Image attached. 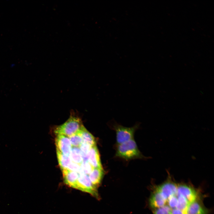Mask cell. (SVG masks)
I'll list each match as a JSON object with an SVG mask.
<instances>
[{
	"label": "cell",
	"mask_w": 214,
	"mask_h": 214,
	"mask_svg": "<svg viewBox=\"0 0 214 214\" xmlns=\"http://www.w3.org/2000/svg\"><path fill=\"white\" fill-rule=\"evenodd\" d=\"M153 214H170V209L166 206H164L153 210Z\"/></svg>",
	"instance_id": "2e32d148"
},
{
	"label": "cell",
	"mask_w": 214,
	"mask_h": 214,
	"mask_svg": "<svg viewBox=\"0 0 214 214\" xmlns=\"http://www.w3.org/2000/svg\"><path fill=\"white\" fill-rule=\"evenodd\" d=\"M57 158L62 170L67 169L72 162L69 156L65 155L56 150Z\"/></svg>",
	"instance_id": "8fae6325"
},
{
	"label": "cell",
	"mask_w": 214,
	"mask_h": 214,
	"mask_svg": "<svg viewBox=\"0 0 214 214\" xmlns=\"http://www.w3.org/2000/svg\"><path fill=\"white\" fill-rule=\"evenodd\" d=\"M67 169L78 172H79L81 169L80 164L72 162L67 168Z\"/></svg>",
	"instance_id": "e0dca14e"
},
{
	"label": "cell",
	"mask_w": 214,
	"mask_h": 214,
	"mask_svg": "<svg viewBox=\"0 0 214 214\" xmlns=\"http://www.w3.org/2000/svg\"><path fill=\"white\" fill-rule=\"evenodd\" d=\"M137 125L128 128L115 123L114 128L116 132V139L118 144L133 139L134 133Z\"/></svg>",
	"instance_id": "277c9868"
},
{
	"label": "cell",
	"mask_w": 214,
	"mask_h": 214,
	"mask_svg": "<svg viewBox=\"0 0 214 214\" xmlns=\"http://www.w3.org/2000/svg\"><path fill=\"white\" fill-rule=\"evenodd\" d=\"M83 125L80 117L74 111H72L69 118L64 123L57 127L54 132L56 135H63L69 137L80 130Z\"/></svg>",
	"instance_id": "6da1fadb"
},
{
	"label": "cell",
	"mask_w": 214,
	"mask_h": 214,
	"mask_svg": "<svg viewBox=\"0 0 214 214\" xmlns=\"http://www.w3.org/2000/svg\"><path fill=\"white\" fill-rule=\"evenodd\" d=\"M201 196L192 202L188 207L185 214H208L209 210L202 202Z\"/></svg>",
	"instance_id": "8992f818"
},
{
	"label": "cell",
	"mask_w": 214,
	"mask_h": 214,
	"mask_svg": "<svg viewBox=\"0 0 214 214\" xmlns=\"http://www.w3.org/2000/svg\"><path fill=\"white\" fill-rule=\"evenodd\" d=\"M91 147L89 144L83 142L79 147L82 154L83 161H88V155Z\"/></svg>",
	"instance_id": "9a60e30c"
},
{
	"label": "cell",
	"mask_w": 214,
	"mask_h": 214,
	"mask_svg": "<svg viewBox=\"0 0 214 214\" xmlns=\"http://www.w3.org/2000/svg\"><path fill=\"white\" fill-rule=\"evenodd\" d=\"M116 155L117 157L128 160L142 157L133 139L119 144Z\"/></svg>",
	"instance_id": "7a4b0ae2"
},
{
	"label": "cell",
	"mask_w": 214,
	"mask_h": 214,
	"mask_svg": "<svg viewBox=\"0 0 214 214\" xmlns=\"http://www.w3.org/2000/svg\"><path fill=\"white\" fill-rule=\"evenodd\" d=\"M62 170L64 183L70 187L75 188L79 174L67 169Z\"/></svg>",
	"instance_id": "52a82bcc"
},
{
	"label": "cell",
	"mask_w": 214,
	"mask_h": 214,
	"mask_svg": "<svg viewBox=\"0 0 214 214\" xmlns=\"http://www.w3.org/2000/svg\"><path fill=\"white\" fill-rule=\"evenodd\" d=\"M55 142L56 150L69 156L72 146L68 137L63 135H56Z\"/></svg>",
	"instance_id": "5b68a950"
},
{
	"label": "cell",
	"mask_w": 214,
	"mask_h": 214,
	"mask_svg": "<svg viewBox=\"0 0 214 214\" xmlns=\"http://www.w3.org/2000/svg\"><path fill=\"white\" fill-rule=\"evenodd\" d=\"M69 157L72 161L81 164L83 161L82 154L79 147H72Z\"/></svg>",
	"instance_id": "7c38bea8"
},
{
	"label": "cell",
	"mask_w": 214,
	"mask_h": 214,
	"mask_svg": "<svg viewBox=\"0 0 214 214\" xmlns=\"http://www.w3.org/2000/svg\"><path fill=\"white\" fill-rule=\"evenodd\" d=\"M83 142L87 144L92 147L96 145L95 137L89 132L83 125L80 130Z\"/></svg>",
	"instance_id": "30bf717a"
},
{
	"label": "cell",
	"mask_w": 214,
	"mask_h": 214,
	"mask_svg": "<svg viewBox=\"0 0 214 214\" xmlns=\"http://www.w3.org/2000/svg\"><path fill=\"white\" fill-rule=\"evenodd\" d=\"M81 169L79 174H84L89 175L93 168L88 161H83L80 164Z\"/></svg>",
	"instance_id": "5bb4252c"
},
{
	"label": "cell",
	"mask_w": 214,
	"mask_h": 214,
	"mask_svg": "<svg viewBox=\"0 0 214 214\" xmlns=\"http://www.w3.org/2000/svg\"><path fill=\"white\" fill-rule=\"evenodd\" d=\"M80 130L68 137L72 147H79L82 143L83 140Z\"/></svg>",
	"instance_id": "4fadbf2b"
},
{
	"label": "cell",
	"mask_w": 214,
	"mask_h": 214,
	"mask_svg": "<svg viewBox=\"0 0 214 214\" xmlns=\"http://www.w3.org/2000/svg\"><path fill=\"white\" fill-rule=\"evenodd\" d=\"M87 160L93 168H103L96 145L91 147L88 153Z\"/></svg>",
	"instance_id": "ba28073f"
},
{
	"label": "cell",
	"mask_w": 214,
	"mask_h": 214,
	"mask_svg": "<svg viewBox=\"0 0 214 214\" xmlns=\"http://www.w3.org/2000/svg\"><path fill=\"white\" fill-rule=\"evenodd\" d=\"M79 174L75 189L88 193L98 199L97 188L92 183L88 175L84 174Z\"/></svg>",
	"instance_id": "3957f363"
},
{
	"label": "cell",
	"mask_w": 214,
	"mask_h": 214,
	"mask_svg": "<svg viewBox=\"0 0 214 214\" xmlns=\"http://www.w3.org/2000/svg\"><path fill=\"white\" fill-rule=\"evenodd\" d=\"M104 174L103 168H93L88 175L92 183L97 188L101 183Z\"/></svg>",
	"instance_id": "9c48e42d"
}]
</instances>
